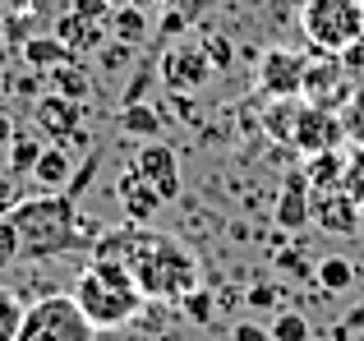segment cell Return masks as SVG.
Wrapping results in <instances>:
<instances>
[{"label": "cell", "mask_w": 364, "mask_h": 341, "mask_svg": "<svg viewBox=\"0 0 364 341\" xmlns=\"http://www.w3.org/2000/svg\"><path fill=\"white\" fill-rule=\"evenodd\" d=\"M18 51H23L28 70H37V74H51L55 65H70V60H79V55H74V51H70V46H65L55 33H46V37H37V33H33L23 46H18Z\"/></svg>", "instance_id": "16"}, {"label": "cell", "mask_w": 364, "mask_h": 341, "mask_svg": "<svg viewBox=\"0 0 364 341\" xmlns=\"http://www.w3.org/2000/svg\"><path fill=\"white\" fill-rule=\"evenodd\" d=\"M134 170H139V175L148 180L152 189H157L161 203H171V198L180 194V162H176V153H171L166 144H157V139H148V144L139 148V157H134Z\"/></svg>", "instance_id": "11"}, {"label": "cell", "mask_w": 364, "mask_h": 341, "mask_svg": "<svg viewBox=\"0 0 364 341\" xmlns=\"http://www.w3.org/2000/svg\"><path fill=\"white\" fill-rule=\"evenodd\" d=\"M14 259H23V249H18V231L9 217H0V268H9Z\"/></svg>", "instance_id": "28"}, {"label": "cell", "mask_w": 364, "mask_h": 341, "mask_svg": "<svg viewBox=\"0 0 364 341\" xmlns=\"http://www.w3.org/2000/svg\"><path fill=\"white\" fill-rule=\"evenodd\" d=\"M360 212L364 207L346 189H323V194H314V226H318L323 235H360Z\"/></svg>", "instance_id": "12"}, {"label": "cell", "mask_w": 364, "mask_h": 341, "mask_svg": "<svg viewBox=\"0 0 364 341\" xmlns=\"http://www.w3.org/2000/svg\"><path fill=\"white\" fill-rule=\"evenodd\" d=\"M300 28L314 51L341 55L364 42V0H304Z\"/></svg>", "instance_id": "4"}, {"label": "cell", "mask_w": 364, "mask_h": 341, "mask_svg": "<svg viewBox=\"0 0 364 341\" xmlns=\"http://www.w3.org/2000/svg\"><path fill=\"white\" fill-rule=\"evenodd\" d=\"M37 157H42V144H37V139H14V144H9V170H14V175H33Z\"/></svg>", "instance_id": "25"}, {"label": "cell", "mask_w": 364, "mask_h": 341, "mask_svg": "<svg viewBox=\"0 0 364 341\" xmlns=\"http://www.w3.org/2000/svg\"><path fill=\"white\" fill-rule=\"evenodd\" d=\"M70 175H74L70 148H60V144L42 148V157H37V166H33V180H37V189H42V194H60V189H65V180H70Z\"/></svg>", "instance_id": "17"}, {"label": "cell", "mask_w": 364, "mask_h": 341, "mask_svg": "<svg viewBox=\"0 0 364 341\" xmlns=\"http://www.w3.org/2000/svg\"><path fill=\"white\" fill-rule=\"evenodd\" d=\"M55 37H60L74 55H88V51H102V46H107V23H92V18H79L74 9H65V14L55 18Z\"/></svg>", "instance_id": "15"}, {"label": "cell", "mask_w": 364, "mask_h": 341, "mask_svg": "<svg viewBox=\"0 0 364 341\" xmlns=\"http://www.w3.org/2000/svg\"><path fill=\"white\" fill-rule=\"evenodd\" d=\"M300 170H304V180H309L314 194H323V189H341V175H346V157H341L337 148H332V153H314Z\"/></svg>", "instance_id": "18"}, {"label": "cell", "mask_w": 364, "mask_h": 341, "mask_svg": "<svg viewBox=\"0 0 364 341\" xmlns=\"http://www.w3.org/2000/svg\"><path fill=\"white\" fill-rule=\"evenodd\" d=\"M18 198H23V194H18V175H14V170H0V217L14 212Z\"/></svg>", "instance_id": "30"}, {"label": "cell", "mask_w": 364, "mask_h": 341, "mask_svg": "<svg viewBox=\"0 0 364 341\" xmlns=\"http://www.w3.org/2000/svg\"><path fill=\"white\" fill-rule=\"evenodd\" d=\"M116 120H120L124 134H139V139H157L161 134V116L152 107H143V102H124Z\"/></svg>", "instance_id": "21"}, {"label": "cell", "mask_w": 364, "mask_h": 341, "mask_svg": "<svg viewBox=\"0 0 364 341\" xmlns=\"http://www.w3.org/2000/svg\"><path fill=\"white\" fill-rule=\"evenodd\" d=\"M46 79L55 83V92H65V97H74V102H88L92 97V74L83 70L79 60H70V65H55Z\"/></svg>", "instance_id": "19"}, {"label": "cell", "mask_w": 364, "mask_h": 341, "mask_svg": "<svg viewBox=\"0 0 364 341\" xmlns=\"http://www.w3.org/2000/svg\"><path fill=\"white\" fill-rule=\"evenodd\" d=\"M267 332H272V341H309V318L300 309H282Z\"/></svg>", "instance_id": "24"}, {"label": "cell", "mask_w": 364, "mask_h": 341, "mask_svg": "<svg viewBox=\"0 0 364 341\" xmlns=\"http://www.w3.org/2000/svg\"><path fill=\"white\" fill-rule=\"evenodd\" d=\"M304 102H314V107H337V102L350 97V79H346V60L341 55H314V60H304V88H300Z\"/></svg>", "instance_id": "10"}, {"label": "cell", "mask_w": 364, "mask_h": 341, "mask_svg": "<svg viewBox=\"0 0 364 341\" xmlns=\"http://www.w3.org/2000/svg\"><path fill=\"white\" fill-rule=\"evenodd\" d=\"M129 5H134V9H143V14H152V9H161L166 0H129Z\"/></svg>", "instance_id": "36"}, {"label": "cell", "mask_w": 364, "mask_h": 341, "mask_svg": "<svg viewBox=\"0 0 364 341\" xmlns=\"http://www.w3.org/2000/svg\"><path fill=\"white\" fill-rule=\"evenodd\" d=\"M231 341H272V332L258 328V323H235L231 328Z\"/></svg>", "instance_id": "33"}, {"label": "cell", "mask_w": 364, "mask_h": 341, "mask_svg": "<svg viewBox=\"0 0 364 341\" xmlns=\"http://www.w3.org/2000/svg\"><path fill=\"white\" fill-rule=\"evenodd\" d=\"M318 286H323V291H350V286H355V263L341 259V254L323 259V263H318Z\"/></svg>", "instance_id": "22"}, {"label": "cell", "mask_w": 364, "mask_h": 341, "mask_svg": "<svg viewBox=\"0 0 364 341\" xmlns=\"http://www.w3.org/2000/svg\"><path fill=\"white\" fill-rule=\"evenodd\" d=\"M23 300L9 286H0V341H18V328H23Z\"/></svg>", "instance_id": "23"}, {"label": "cell", "mask_w": 364, "mask_h": 341, "mask_svg": "<svg viewBox=\"0 0 364 341\" xmlns=\"http://www.w3.org/2000/svg\"><path fill=\"white\" fill-rule=\"evenodd\" d=\"M272 305H282V291H277L272 281H263V286L249 291V309H272Z\"/></svg>", "instance_id": "32"}, {"label": "cell", "mask_w": 364, "mask_h": 341, "mask_svg": "<svg viewBox=\"0 0 364 341\" xmlns=\"http://www.w3.org/2000/svg\"><path fill=\"white\" fill-rule=\"evenodd\" d=\"M309 222H314V189H309V180H304V170H291L282 194H277V226L300 235Z\"/></svg>", "instance_id": "13"}, {"label": "cell", "mask_w": 364, "mask_h": 341, "mask_svg": "<svg viewBox=\"0 0 364 341\" xmlns=\"http://www.w3.org/2000/svg\"><path fill=\"white\" fill-rule=\"evenodd\" d=\"M254 83L267 92V97H300L304 88V60L291 51V46H267V51H258L254 60Z\"/></svg>", "instance_id": "8"}, {"label": "cell", "mask_w": 364, "mask_h": 341, "mask_svg": "<svg viewBox=\"0 0 364 341\" xmlns=\"http://www.w3.org/2000/svg\"><path fill=\"white\" fill-rule=\"evenodd\" d=\"M203 42H208V55H213L217 70H231L235 65V46L226 42V37H203Z\"/></svg>", "instance_id": "31"}, {"label": "cell", "mask_w": 364, "mask_h": 341, "mask_svg": "<svg viewBox=\"0 0 364 341\" xmlns=\"http://www.w3.org/2000/svg\"><path fill=\"white\" fill-rule=\"evenodd\" d=\"M70 9L79 18H92V23H111V14H116L111 0H70Z\"/></svg>", "instance_id": "29"}, {"label": "cell", "mask_w": 364, "mask_h": 341, "mask_svg": "<svg viewBox=\"0 0 364 341\" xmlns=\"http://www.w3.org/2000/svg\"><path fill=\"white\" fill-rule=\"evenodd\" d=\"M107 33L116 37V42H124V46H139L143 37H148V14H143V9H134V5H120L116 14H111Z\"/></svg>", "instance_id": "20"}, {"label": "cell", "mask_w": 364, "mask_h": 341, "mask_svg": "<svg viewBox=\"0 0 364 341\" xmlns=\"http://www.w3.org/2000/svg\"><path fill=\"white\" fill-rule=\"evenodd\" d=\"M116 198H120V212L129 217V222H148L152 212L161 207V198H157V189L148 185V180L139 175V170H124V175L116 180Z\"/></svg>", "instance_id": "14"}, {"label": "cell", "mask_w": 364, "mask_h": 341, "mask_svg": "<svg viewBox=\"0 0 364 341\" xmlns=\"http://www.w3.org/2000/svg\"><path fill=\"white\" fill-rule=\"evenodd\" d=\"M74 300H79V309L92 318V328H124L148 305L143 286L134 281V272L124 268V263H111V259H92L88 268L79 272Z\"/></svg>", "instance_id": "3"}, {"label": "cell", "mask_w": 364, "mask_h": 341, "mask_svg": "<svg viewBox=\"0 0 364 341\" xmlns=\"http://www.w3.org/2000/svg\"><path fill=\"white\" fill-rule=\"evenodd\" d=\"M79 194H42V198H18L9 222L18 231V249L23 259H51V254H70L83 240L79 231H97L92 222L79 217Z\"/></svg>", "instance_id": "2"}, {"label": "cell", "mask_w": 364, "mask_h": 341, "mask_svg": "<svg viewBox=\"0 0 364 341\" xmlns=\"http://www.w3.org/2000/svg\"><path fill=\"white\" fill-rule=\"evenodd\" d=\"M18 341H97V328L74 296H42L23 309Z\"/></svg>", "instance_id": "5"}, {"label": "cell", "mask_w": 364, "mask_h": 341, "mask_svg": "<svg viewBox=\"0 0 364 341\" xmlns=\"http://www.w3.org/2000/svg\"><path fill=\"white\" fill-rule=\"evenodd\" d=\"M180 309H185V318H194V323H213V296H208L203 286H194L185 300H180Z\"/></svg>", "instance_id": "26"}, {"label": "cell", "mask_w": 364, "mask_h": 341, "mask_svg": "<svg viewBox=\"0 0 364 341\" xmlns=\"http://www.w3.org/2000/svg\"><path fill=\"white\" fill-rule=\"evenodd\" d=\"M213 55H208V42L203 37H176V42L161 51L157 60V74L161 83H166L176 97H194V92L208 88V79H213Z\"/></svg>", "instance_id": "6"}, {"label": "cell", "mask_w": 364, "mask_h": 341, "mask_svg": "<svg viewBox=\"0 0 364 341\" xmlns=\"http://www.w3.org/2000/svg\"><path fill=\"white\" fill-rule=\"evenodd\" d=\"M341 189H346V194L364 207V148H360L355 157H346V175H341Z\"/></svg>", "instance_id": "27"}, {"label": "cell", "mask_w": 364, "mask_h": 341, "mask_svg": "<svg viewBox=\"0 0 364 341\" xmlns=\"http://www.w3.org/2000/svg\"><path fill=\"white\" fill-rule=\"evenodd\" d=\"M346 139V120L328 107H314V102H295V125H291V148L304 157L314 153H332V148Z\"/></svg>", "instance_id": "7"}, {"label": "cell", "mask_w": 364, "mask_h": 341, "mask_svg": "<svg viewBox=\"0 0 364 341\" xmlns=\"http://www.w3.org/2000/svg\"><path fill=\"white\" fill-rule=\"evenodd\" d=\"M92 259L124 263L148 300H185L198 286L194 254L180 240H171L166 231H152L148 222H129V226H116V231L97 235Z\"/></svg>", "instance_id": "1"}, {"label": "cell", "mask_w": 364, "mask_h": 341, "mask_svg": "<svg viewBox=\"0 0 364 341\" xmlns=\"http://www.w3.org/2000/svg\"><path fill=\"white\" fill-rule=\"evenodd\" d=\"M14 139H18V134H14V120H9L5 111H0V148H9Z\"/></svg>", "instance_id": "35"}, {"label": "cell", "mask_w": 364, "mask_h": 341, "mask_svg": "<svg viewBox=\"0 0 364 341\" xmlns=\"http://www.w3.org/2000/svg\"><path fill=\"white\" fill-rule=\"evenodd\" d=\"M111 5H116V9H120V5H129V0H111Z\"/></svg>", "instance_id": "37"}, {"label": "cell", "mask_w": 364, "mask_h": 341, "mask_svg": "<svg viewBox=\"0 0 364 341\" xmlns=\"http://www.w3.org/2000/svg\"><path fill=\"white\" fill-rule=\"evenodd\" d=\"M33 116H37V129H42L51 144H88V134H83V102H74V97H65V92H42L37 97V107H33Z\"/></svg>", "instance_id": "9"}, {"label": "cell", "mask_w": 364, "mask_h": 341, "mask_svg": "<svg viewBox=\"0 0 364 341\" xmlns=\"http://www.w3.org/2000/svg\"><path fill=\"white\" fill-rule=\"evenodd\" d=\"M346 332H364V305L360 309H350L346 318H341V328H337V337H346Z\"/></svg>", "instance_id": "34"}]
</instances>
